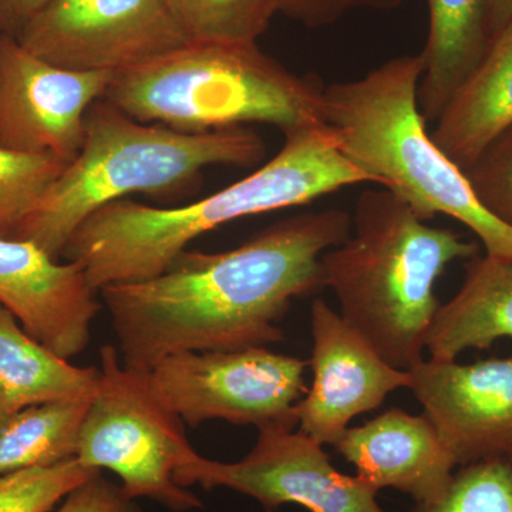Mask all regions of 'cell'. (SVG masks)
Segmentation results:
<instances>
[{
  "mask_svg": "<svg viewBox=\"0 0 512 512\" xmlns=\"http://www.w3.org/2000/svg\"><path fill=\"white\" fill-rule=\"evenodd\" d=\"M352 231L346 211L305 212L224 252L185 251L154 278L106 286L100 296L121 362L150 372L183 352L268 348L293 299L325 288L320 258Z\"/></svg>",
  "mask_w": 512,
  "mask_h": 512,
  "instance_id": "obj_1",
  "label": "cell"
},
{
  "mask_svg": "<svg viewBox=\"0 0 512 512\" xmlns=\"http://www.w3.org/2000/svg\"><path fill=\"white\" fill-rule=\"evenodd\" d=\"M362 183L375 181L340 153L328 128L293 131L259 170L200 201L157 208L124 198L104 205L74 231L62 259L82 265L100 293L160 275L194 239L229 222Z\"/></svg>",
  "mask_w": 512,
  "mask_h": 512,
  "instance_id": "obj_2",
  "label": "cell"
},
{
  "mask_svg": "<svg viewBox=\"0 0 512 512\" xmlns=\"http://www.w3.org/2000/svg\"><path fill=\"white\" fill-rule=\"evenodd\" d=\"M477 256L453 229L431 227L386 188L359 195L352 231L320 258L340 316L396 369L424 359L439 311L436 284L448 265Z\"/></svg>",
  "mask_w": 512,
  "mask_h": 512,
  "instance_id": "obj_3",
  "label": "cell"
},
{
  "mask_svg": "<svg viewBox=\"0 0 512 512\" xmlns=\"http://www.w3.org/2000/svg\"><path fill=\"white\" fill-rule=\"evenodd\" d=\"M424 57L404 55L323 93L325 126L350 163L423 221L446 215L470 228L488 256L512 258V228L485 210L467 174L437 147L419 107Z\"/></svg>",
  "mask_w": 512,
  "mask_h": 512,
  "instance_id": "obj_4",
  "label": "cell"
},
{
  "mask_svg": "<svg viewBox=\"0 0 512 512\" xmlns=\"http://www.w3.org/2000/svg\"><path fill=\"white\" fill-rule=\"evenodd\" d=\"M79 154L46 192L19 237L62 259L67 241L90 215L127 195L180 190L211 165L252 167L264 140L248 127L184 133L133 119L109 101L87 111Z\"/></svg>",
  "mask_w": 512,
  "mask_h": 512,
  "instance_id": "obj_5",
  "label": "cell"
},
{
  "mask_svg": "<svg viewBox=\"0 0 512 512\" xmlns=\"http://www.w3.org/2000/svg\"><path fill=\"white\" fill-rule=\"evenodd\" d=\"M323 93L318 77L292 73L256 43L190 42L114 74L103 99L184 133L259 123L288 134L326 127Z\"/></svg>",
  "mask_w": 512,
  "mask_h": 512,
  "instance_id": "obj_6",
  "label": "cell"
},
{
  "mask_svg": "<svg viewBox=\"0 0 512 512\" xmlns=\"http://www.w3.org/2000/svg\"><path fill=\"white\" fill-rule=\"evenodd\" d=\"M99 390L80 429L76 460L120 478L127 497L150 498L174 512L202 508L175 483V471L195 453L184 421L158 400L147 372L121 362L116 346L100 350Z\"/></svg>",
  "mask_w": 512,
  "mask_h": 512,
  "instance_id": "obj_7",
  "label": "cell"
},
{
  "mask_svg": "<svg viewBox=\"0 0 512 512\" xmlns=\"http://www.w3.org/2000/svg\"><path fill=\"white\" fill-rule=\"evenodd\" d=\"M309 362L268 348L183 352L148 373L161 403L184 424L298 427L295 407L308 392Z\"/></svg>",
  "mask_w": 512,
  "mask_h": 512,
  "instance_id": "obj_8",
  "label": "cell"
},
{
  "mask_svg": "<svg viewBox=\"0 0 512 512\" xmlns=\"http://www.w3.org/2000/svg\"><path fill=\"white\" fill-rule=\"evenodd\" d=\"M174 480L184 488H228L268 512L286 504L309 512H386L375 490L359 477L339 473L322 444L293 427L258 430L254 448L237 463L208 460L195 451Z\"/></svg>",
  "mask_w": 512,
  "mask_h": 512,
  "instance_id": "obj_9",
  "label": "cell"
},
{
  "mask_svg": "<svg viewBox=\"0 0 512 512\" xmlns=\"http://www.w3.org/2000/svg\"><path fill=\"white\" fill-rule=\"evenodd\" d=\"M16 40L63 69L113 74L190 43L168 0H50Z\"/></svg>",
  "mask_w": 512,
  "mask_h": 512,
  "instance_id": "obj_10",
  "label": "cell"
},
{
  "mask_svg": "<svg viewBox=\"0 0 512 512\" xmlns=\"http://www.w3.org/2000/svg\"><path fill=\"white\" fill-rule=\"evenodd\" d=\"M113 76L63 69L0 36V147L70 163L82 148L87 111Z\"/></svg>",
  "mask_w": 512,
  "mask_h": 512,
  "instance_id": "obj_11",
  "label": "cell"
},
{
  "mask_svg": "<svg viewBox=\"0 0 512 512\" xmlns=\"http://www.w3.org/2000/svg\"><path fill=\"white\" fill-rule=\"evenodd\" d=\"M410 386L457 466H512V356L461 365L421 360Z\"/></svg>",
  "mask_w": 512,
  "mask_h": 512,
  "instance_id": "obj_12",
  "label": "cell"
},
{
  "mask_svg": "<svg viewBox=\"0 0 512 512\" xmlns=\"http://www.w3.org/2000/svg\"><path fill=\"white\" fill-rule=\"evenodd\" d=\"M312 386L295 412L302 433L335 447L349 423L382 406L394 390L410 386V373L383 359L340 313L316 298L312 303Z\"/></svg>",
  "mask_w": 512,
  "mask_h": 512,
  "instance_id": "obj_13",
  "label": "cell"
},
{
  "mask_svg": "<svg viewBox=\"0 0 512 512\" xmlns=\"http://www.w3.org/2000/svg\"><path fill=\"white\" fill-rule=\"evenodd\" d=\"M97 295L82 265L26 239L0 238V305L56 355L70 360L89 346Z\"/></svg>",
  "mask_w": 512,
  "mask_h": 512,
  "instance_id": "obj_14",
  "label": "cell"
},
{
  "mask_svg": "<svg viewBox=\"0 0 512 512\" xmlns=\"http://www.w3.org/2000/svg\"><path fill=\"white\" fill-rule=\"evenodd\" d=\"M335 448L376 493L394 488L420 505L444 497L457 467L426 414L413 416L396 407L363 426L349 427Z\"/></svg>",
  "mask_w": 512,
  "mask_h": 512,
  "instance_id": "obj_15",
  "label": "cell"
},
{
  "mask_svg": "<svg viewBox=\"0 0 512 512\" xmlns=\"http://www.w3.org/2000/svg\"><path fill=\"white\" fill-rule=\"evenodd\" d=\"M512 127V22L494 37L484 59L448 101L431 133L466 173Z\"/></svg>",
  "mask_w": 512,
  "mask_h": 512,
  "instance_id": "obj_16",
  "label": "cell"
},
{
  "mask_svg": "<svg viewBox=\"0 0 512 512\" xmlns=\"http://www.w3.org/2000/svg\"><path fill=\"white\" fill-rule=\"evenodd\" d=\"M512 338V258L474 256L460 291L440 305L426 340L430 359L456 360Z\"/></svg>",
  "mask_w": 512,
  "mask_h": 512,
  "instance_id": "obj_17",
  "label": "cell"
},
{
  "mask_svg": "<svg viewBox=\"0 0 512 512\" xmlns=\"http://www.w3.org/2000/svg\"><path fill=\"white\" fill-rule=\"evenodd\" d=\"M493 0H427L429 36L421 55L424 73L419 107L424 120L436 121L488 52Z\"/></svg>",
  "mask_w": 512,
  "mask_h": 512,
  "instance_id": "obj_18",
  "label": "cell"
},
{
  "mask_svg": "<svg viewBox=\"0 0 512 512\" xmlns=\"http://www.w3.org/2000/svg\"><path fill=\"white\" fill-rule=\"evenodd\" d=\"M99 379V367L76 366L56 355L0 305V413L37 404L90 402Z\"/></svg>",
  "mask_w": 512,
  "mask_h": 512,
  "instance_id": "obj_19",
  "label": "cell"
},
{
  "mask_svg": "<svg viewBox=\"0 0 512 512\" xmlns=\"http://www.w3.org/2000/svg\"><path fill=\"white\" fill-rule=\"evenodd\" d=\"M89 403L37 404L0 413V474L55 466L76 458Z\"/></svg>",
  "mask_w": 512,
  "mask_h": 512,
  "instance_id": "obj_20",
  "label": "cell"
},
{
  "mask_svg": "<svg viewBox=\"0 0 512 512\" xmlns=\"http://www.w3.org/2000/svg\"><path fill=\"white\" fill-rule=\"evenodd\" d=\"M190 42L254 45L278 13L276 0H168Z\"/></svg>",
  "mask_w": 512,
  "mask_h": 512,
  "instance_id": "obj_21",
  "label": "cell"
},
{
  "mask_svg": "<svg viewBox=\"0 0 512 512\" xmlns=\"http://www.w3.org/2000/svg\"><path fill=\"white\" fill-rule=\"evenodd\" d=\"M67 163L0 147V238H18Z\"/></svg>",
  "mask_w": 512,
  "mask_h": 512,
  "instance_id": "obj_22",
  "label": "cell"
},
{
  "mask_svg": "<svg viewBox=\"0 0 512 512\" xmlns=\"http://www.w3.org/2000/svg\"><path fill=\"white\" fill-rule=\"evenodd\" d=\"M97 473L72 458L55 466L0 474V512H50Z\"/></svg>",
  "mask_w": 512,
  "mask_h": 512,
  "instance_id": "obj_23",
  "label": "cell"
},
{
  "mask_svg": "<svg viewBox=\"0 0 512 512\" xmlns=\"http://www.w3.org/2000/svg\"><path fill=\"white\" fill-rule=\"evenodd\" d=\"M412 512H512V466L500 461L463 466L440 501L414 504Z\"/></svg>",
  "mask_w": 512,
  "mask_h": 512,
  "instance_id": "obj_24",
  "label": "cell"
},
{
  "mask_svg": "<svg viewBox=\"0 0 512 512\" xmlns=\"http://www.w3.org/2000/svg\"><path fill=\"white\" fill-rule=\"evenodd\" d=\"M466 174L485 210L512 228V127L478 157Z\"/></svg>",
  "mask_w": 512,
  "mask_h": 512,
  "instance_id": "obj_25",
  "label": "cell"
},
{
  "mask_svg": "<svg viewBox=\"0 0 512 512\" xmlns=\"http://www.w3.org/2000/svg\"><path fill=\"white\" fill-rule=\"evenodd\" d=\"M403 0H276L278 13L308 28H323L359 9L390 10Z\"/></svg>",
  "mask_w": 512,
  "mask_h": 512,
  "instance_id": "obj_26",
  "label": "cell"
},
{
  "mask_svg": "<svg viewBox=\"0 0 512 512\" xmlns=\"http://www.w3.org/2000/svg\"><path fill=\"white\" fill-rule=\"evenodd\" d=\"M55 512H141L136 500L127 497L119 484L94 474L74 488Z\"/></svg>",
  "mask_w": 512,
  "mask_h": 512,
  "instance_id": "obj_27",
  "label": "cell"
},
{
  "mask_svg": "<svg viewBox=\"0 0 512 512\" xmlns=\"http://www.w3.org/2000/svg\"><path fill=\"white\" fill-rule=\"evenodd\" d=\"M50 0H0V36L19 39Z\"/></svg>",
  "mask_w": 512,
  "mask_h": 512,
  "instance_id": "obj_28",
  "label": "cell"
},
{
  "mask_svg": "<svg viewBox=\"0 0 512 512\" xmlns=\"http://www.w3.org/2000/svg\"><path fill=\"white\" fill-rule=\"evenodd\" d=\"M512 22V0H493L491 2L490 26L493 39Z\"/></svg>",
  "mask_w": 512,
  "mask_h": 512,
  "instance_id": "obj_29",
  "label": "cell"
}]
</instances>
